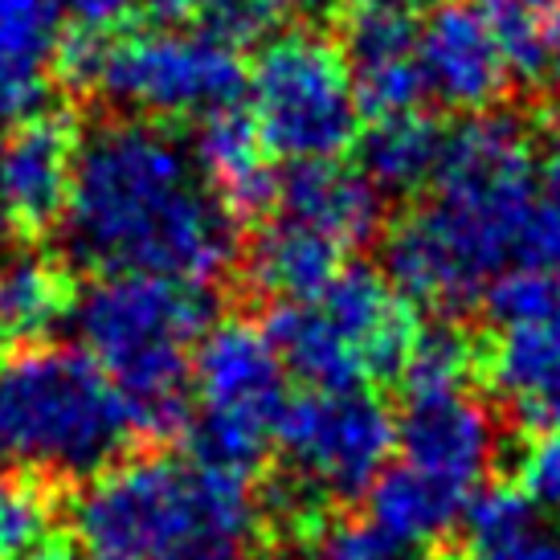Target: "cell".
Segmentation results:
<instances>
[{
    "instance_id": "6da1fadb",
    "label": "cell",
    "mask_w": 560,
    "mask_h": 560,
    "mask_svg": "<svg viewBox=\"0 0 560 560\" xmlns=\"http://www.w3.org/2000/svg\"><path fill=\"white\" fill-rule=\"evenodd\" d=\"M62 246L86 270L205 287L234 262V213L192 148L148 119L98 124L79 140Z\"/></svg>"
},
{
    "instance_id": "7a4b0ae2",
    "label": "cell",
    "mask_w": 560,
    "mask_h": 560,
    "mask_svg": "<svg viewBox=\"0 0 560 560\" xmlns=\"http://www.w3.org/2000/svg\"><path fill=\"white\" fill-rule=\"evenodd\" d=\"M536 201L540 176L528 127L512 115H470L446 131L430 201L389 234L393 287L434 312L470 307L515 262Z\"/></svg>"
},
{
    "instance_id": "3957f363",
    "label": "cell",
    "mask_w": 560,
    "mask_h": 560,
    "mask_svg": "<svg viewBox=\"0 0 560 560\" xmlns=\"http://www.w3.org/2000/svg\"><path fill=\"white\" fill-rule=\"evenodd\" d=\"M82 560H249L262 508L249 479L197 458H124L70 508Z\"/></svg>"
},
{
    "instance_id": "277c9868",
    "label": "cell",
    "mask_w": 560,
    "mask_h": 560,
    "mask_svg": "<svg viewBox=\"0 0 560 560\" xmlns=\"http://www.w3.org/2000/svg\"><path fill=\"white\" fill-rule=\"evenodd\" d=\"M140 438L136 413L82 348L0 360V475L94 479Z\"/></svg>"
},
{
    "instance_id": "5b68a950",
    "label": "cell",
    "mask_w": 560,
    "mask_h": 560,
    "mask_svg": "<svg viewBox=\"0 0 560 560\" xmlns=\"http://www.w3.org/2000/svg\"><path fill=\"white\" fill-rule=\"evenodd\" d=\"M82 352L107 373L136 413L140 434H180L192 352L213 319L205 287L148 275H107L74 303Z\"/></svg>"
},
{
    "instance_id": "8992f818",
    "label": "cell",
    "mask_w": 560,
    "mask_h": 560,
    "mask_svg": "<svg viewBox=\"0 0 560 560\" xmlns=\"http://www.w3.org/2000/svg\"><path fill=\"white\" fill-rule=\"evenodd\" d=\"M275 446L282 454L279 499L291 524H319L331 503L364 495L397 446L389 405L364 389H312L287 401Z\"/></svg>"
},
{
    "instance_id": "52a82bcc",
    "label": "cell",
    "mask_w": 560,
    "mask_h": 560,
    "mask_svg": "<svg viewBox=\"0 0 560 560\" xmlns=\"http://www.w3.org/2000/svg\"><path fill=\"white\" fill-rule=\"evenodd\" d=\"M192 389L201 405L188 425L192 458L237 479L258 475L287 409V369L266 327L246 319L209 327L192 352Z\"/></svg>"
},
{
    "instance_id": "ba28073f",
    "label": "cell",
    "mask_w": 560,
    "mask_h": 560,
    "mask_svg": "<svg viewBox=\"0 0 560 560\" xmlns=\"http://www.w3.org/2000/svg\"><path fill=\"white\" fill-rule=\"evenodd\" d=\"M249 119L266 152L303 164L336 160L360 131V103L343 49L307 30L270 37L246 74Z\"/></svg>"
},
{
    "instance_id": "9c48e42d",
    "label": "cell",
    "mask_w": 560,
    "mask_h": 560,
    "mask_svg": "<svg viewBox=\"0 0 560 560\" xmlns=\"http://www.w3.org/2000/svg\"><path fill=\"white\" fill-rule=\"evenodd\" d=\"M98 91L115 107L156 119H209L237 107L246 70L237 49L205 30H140L107 42L98 66Z\"/></svg>"
},
{
    "instance_id": "30bf717a",
    "label": "cell",
    "mask_w": 560,
    "mask_h": 560,
    "mask_svg": "<svg viewBox=\"0 0 560 560\" xmlns=\"http://www.w3.org/2000/svg\"><path fill=\"white\" fill-rule=\"evenodd\" d=\"M499 442L503 438H499L495 413L470 393L409 401L397 425L401 463L463 495H475L479 482L491 475V467L499 463Z\"/></svg>"
},
{
    "instance_id": "8fae6325",
    "label": "cell",
    "mask_w": 560,
    "mask_h": 560,
    "mask_svg": "<svg viewBox=\"0 0 560 560\" xmlns=\"http://www.w3.org/2000/svg\"><path fill=\"white\" fill-rule=\"evenodd\" d=\"M418 66L425 94L454 110H482L499 103L512 70L499 54L495 37L467 0H442L418 30Z\"/></svg>"
},
{
    "instance_id": "7c38bea8",
    "label": "cell",
    "mask_w": 560,
    "mask_h": 560,
    "mask_svg": "<svg viewBox=\"0 0 560 560\" xmlns=\"http://www.w3.org/2000/svg\"><path fill=\"white\" fill-rule=\"evenodd\" d=\"M315 303L357 352L369 381H393L401 373V360L418 327L401 291L385 275L369 266H348L315 295Z\"/></svg>"
},
{
    "instance_id": "4fadbf2b",
    "label": "cell",
    "mask_w": 560,
    "mask_h": 560,
    "mask_svg": "<svg viewBox=\"0 0 560 560\" xmlns=\"http://www.w3.org/2000/svg\"><path fill=\"white\" fill-rule=\"evenodd\" d=\"M275 197L282 201V218L303 221L340 249L369 246L381 234L385 201L381 188L360 168L343 160H303L279 176Z\"/></svg>"
},
{
    "instance_id": "5bb4252c",
    "label": "cell",
    "mask_w": 560,
    "mask_h": 560,
    "mask_svg": "<svg viewBox=\"0 0 560 560\" xmlns=\"http://www.w3.org/2000/svg\"><path fill=\"white\" fill-rule=\"evenodd\" d=\"M343 62L352 74L360 110L373 119L418 110V98L425 94L418 66V30L401 16H373L357 13L348 21Z\"/></svg>"
},
{
    "instance_id": "9a60e30c",
    "label": "cell",
    "mask_w": 560,
    "mask_h": 560,
    "mask_svg": "<svg viewBox=\"0 0 560 560\" xmlns=\"http://www.w3.org/2000/svg\"><path fill=\"white\" fill-rule=\"evenodd\" d=\"M74 152L79 140L58 115H33L0 152V185L13 205V218L25 225H49L62 218L70 180H74Z\"/></svg>"
},
{
    "instance_id": "2e32d148",
    "label": "cell",
    "mask_w": 560,
    "mask_h": 560,
    "mask_svg": "<svg viewBox=\"0 0 560 560\" xmlns=\"http://www.w3.org/2000/svg\"><path fill=\"white\" fill-rule=\"evenodd\" d=\"M192 160L230 213H258L266 201H275L279 176L266 164V143L254 119L237 107L197 124Z\"/></svg>"
},
{
    "instance_id": "e0dca14e",
    "label": "cell",
    "mask_w": 560,
    "mask_h": 560,
    "mask_svg": "<svg viewBox=\"0 0 560 560\" xmlns=\"http://www.w3.org/2000/svg\"><path fill=\"white\" fill-rule=\"evenodd\" d=\"M470 499L475 495H463L446 482L413 470L409 463H397L381 470V479L369 487V520L381 532L397 536L401 545L430 552V545L446 540L454 524L467 515Z\"/></svg>"
},
{
    "instance_id": "ac0fdd59",
    "label": "cell",
    "mask_w": 560,
    "mask_h": 560,
    "mask_svg": "<svg viewBox=\"0 0 560 560\" xmlns=\"http://www.w3.org/2000/svg\"><path fill=\"white\" fill-rule=\"evenodd\" d=\"M340 254L343 249L336 242L307 230L303 221L279 218L262 225V234L254 237L246 270L249 282L262 295L287 299V303H307L343 270Z\"/></svg>"
},
{
    "instance_id": "d6986e66",
    "label": "cell",
    "mask_w": 560,
    "mask_h": 560,
    "mask_svg": "<svg viewBox=\"0 0 560 560\" xmlns=\"http://www.w3.org/2000/svg\"><path fill=\"white\" fill-rule=\"evenodd\" d=\"M266 336L279 352L282 369L303 376L312 389L340 393L360 389L369 376L360 369L357 352L348 348L336 324L324 315V307L307 299V303H282L266 319Z\"/></svg>"
},
{
    "instance_id": "ffe728a7",
    "label": "cell",
    "mask_w": 560,
    "mask_h": 560,
    "mask_svg": "<svg viewBox=\"0 0 560 560\" xmlns=\"http://www.w3.org/2000/svg\"><path fill=\"white\" fill-rule=\"evenodd\" d=\"M442 143H446V131L430 115L421 110L385 115L360 140V172L381 192H418L434 180Z\"/></svg>"
},
{
    "instance_id": "44dd1931",
    "label": "cell",
    "mask_w": 560,
    "mask_h": 560,
    "mask_svg": "<svg viewBox=\"0 0 560 560\" xmlns=\"http://www.w3.org/2000/svg\"><path fill=\"white\" fill-rule=\"evenodd\" d=\"M74 312L66 270L46 254L0 258V340L33 343Z\"/></svg>"
},
{
    "instance_id": "7402d4cb",
    "label": "cell",
    "mask_w": 560,
    "mask_h": 560,
    "mask_svg": "<svg viewBox=\"0 0 560 560\" xmlns=\"http://www.w3.org/2000/svg\"><path fill=\"white\" fill-rule=\"evenodd\" d=\"M66 0H0V82L46 91V70L66 42Z\"/></svg>"
},
{
    "instance_id": "603a6c76",
    "label": "cell",
    "mask_w": 560,
    "mask_h": 560,
    "mask_svg": "<svg viewBox=\"0 0 560 560\" xmlns=\"http://www.w3.org/2000/svg\"><path fill=\"white\" fill-rule=\"evenodd\" d=\"M487 369L499 393L515 405L532 401L560 376V312L532 324L499 327V340L487 352Z\"/></svg>"
},
{
    "instance_id": "cb8c5ba5",
    "label": "cell",
    "mask_w": 560,
    "mask_h": 560,
    "mask_svg": "<svg viewBox=\"0 0 560 560\" xmlns=\"http://www.w3.org/2000/svg\"><path fill=\"white\" fill-rule=\"evenodd\" d=\"M475 343L463 327L454 324H430L418 327L409 352L401 360V381L405 401H434V397H454L467 393V381L475 373Z\"/></svg>"
},
{
    "instance_id": "d4e9b609",
    "label": "cell",
    "mask_w": 560,
    "mask_h": 560,
    "mask_svg": "<svg viewBox=\"0 0 560 560\" xmlns=\"http://www.w3.org/2000/svg\"><path fill=\"white\" fill-rule=\"evenodd\" d=\"M512 74L536 79L552 54V0H475Z\"/></svg>"
},
{
    "instance_id": "484cf974",
    "label": "cell",
    "mask_w": 560,
    "mask_h": 560,
    "mask_svg": "<svg viewBox=\"0 0 560 560\" xmlns=\"http://www.w3.org/2000/svg\"><path fill=\"white\" fill-rule=\"evenodd\" d=\"M467 552L470 557H487L495 548L520 540L524 532L536 528V508L520 487H482L479 495L467 503Z\"/></svg>"
},
{
    "instance_id": "4316f807",
    "label": "cell",
    "mask_w": 560,
    "mask_h": 560,
    "mask_svg": "<svg viewBox=\"0 0 560 560\" xmlns=\"http://www.w3.org/2000/svg\"><path fill=\"white\" fill-rule=\"evenodd\" d=\"M49 495L46 487L16 475H0V560L33 557L46 545Z\"/></svg>"
},
{
    "instance_id": "83f0119b",
    "label": "cell",
    "mask_w": 560,
    "mask_h": 560,
    "mask_svg": "<svg viewBox=\"0 0 560 560\" xmlns=\"http://www.w3.org/2000/svg\"><path fill=\"white\" fill-rule=\"evenodd\" d=\"M487 312L499 327L512 324H532V319H545V315L560 312V279L545 275V270H528V266H515L503 270L487 291Z\"/></svg>"
},
{
    "instance_id": "f1b7e54d",
    "label": "cell",
    "mask_w": 560,
    "mask_h": 560,
    "mask_svg": "<svg viewBox=\"0 0 560 560\" xmlns=\"http://www.w3.org/2000/svg\"><path fill=\"white\" fill-rule=\"evenodd\" d=\"M319 545L340 560H425L430 552H421L413 545H401L397 536L381 532L373 520H348L336 528L324 532Z\"/></svg>"
},
{
    "instance_id": "f546056e",
    "label": "cell",
    "mask_w": 560,
    "mask_h": 560,
    "mask_svg": "<svg viewBox=\"0 0 560 560\" xmlns=\"http://www.w3.org/2000/svg\"><path fill=\"white\" fill-rule=\"evenodd\" d=\"M515 487L528 495L536 512H560V434H540L524 446Z\"/></svg>"
},
{
    "instance_id": "4dcf8cb0",
    "label": "cell",
    "mask_w": 560,
    "mask_h": 560,
    "mask_svg": "<svg viewBox=\"0 0 560 560\" xmlns=\"http://www.w3.org/2000/svg\"><path fill=\"white\" fill-rule=\"evenodd\" d=\"M515 262L560 279V197L540 192V201H536L528 225H524L520 249H515Z\"/></svg>"
},
{
    "instance_id": "1f68e13d",
    "label": "cell",
    "mask_w": 560,
    "mask_h": 560,
    "mask_svg": "<svg viewBox=\"0 0 560 560\" xmlns=\"http://www.w3.org/2000/svg\"><path fill=\"white\" fill-rule=\"evenodd\" d=\"M266 25V13L254 4V0H213L209 9H205V33L209 37H218L221 46H246L254 42Z\"/></svg>"
},
{
    "instance_id": "d6a6232c",
    "label": "cell",
    "mask_w": 560,
    "mask_h": 560,
    "mask_svg": "<svg viewBox=\"0 0 560 560\" xmlns=\"http://www.w3.org/2000/svg\"><path fill=\"white\" fill-rule=\"evenodd\" d=\"M127 9H131V0H66V16H74L82 33H98V37L115 30L127 16Z\"/></svg>"
},
{
    "instance_id": "836d02e7",
    "label": "cell",
    "mask_w": 560,
    "mask_h": 560,
    "mask_svg": "<svg viewBox=\"0 0 560 560\" xmlns=\"http://www.w3.org/2000/svg\"><path fill=\"white\" fill-rule=\"evenodd\" d=\"M470 560H560V536L545 528H532L524 532L520 540L512 545L495 548V552H487V557H470Z\"/></svg>"
},
{
    "instance_id": "e575fe53",
    "label": "cell",
    "mask_w": 560,
    "mask_h": 560,
    "mask_svg": "<svg viewBox=\"0 0 560 560\" xmlns=\"http://www.w3.org/2000/svg\"><path fill=\"white\" fill-rule=\"evenodd\" d=\"M42 107H46V91H25V86L0 82V127H21L25 119L42 115Z\"/></svg>"
},
{
    "instance_id": "d590c367",
    "label": "cell",
    "mask_w": 560,
    "mask_h": 560,
    "mask_svg": "<svg viewBox=\"0 0 560 560\" xmlns=\"http://www.w3.org/2000/svg\"><path fill=\"white\" fill-rule=\"evenodd\" d=\"M520 418L528 421L532 430H540V434H560V376L540 397L520 405Z\"/></svg>"
},
{
    "instance_id": "8d00e7d4",
    "label": "cell",
    "mask_w": 560,
    "mask_h": 560,
    "mask_svg": "<svg viewBox=\"0 0 560 560\" xmlns=\"http://www.w3.org/2000/svg\"><path fill=\"white\" fill-rule=\"evenodd\" d=\"M352 4H357V13L401 16V21H409V16L421 13V9H438L442 0H352Z\"/></svg>"
},
{
    "instance_id": "74e56055",
    "label": "cell",
    "mask_w": 560,
    "mask_h": 560,
    "mask_svg": "<svg viewBox=\"0 0 560 560\" xmlns=\"http://www.w3.org/2000/svg\"><path fill=\"white\" fill-rule=\"evenodd\" d=\"M266 16L270 13H282V16H299V13H315V9H324L327 0H254Z\"/></svg>"
},
{
    "instance_id": "f35d334b",
    "label": "cell",
    "mask_w": 560,
    "mask_h": 560,
    "mask_svg": "<svg viewBox=\"0 0 560 560\" xmlns=\"http://www.w3.org/2000/svg\"><path fill=\"white\" fill-rule=\"evenodd\" d=\"M148 9H156L160 16H188V13H205L213 0H143Z\"/></svg>"
},
{
    "instance_id": "ab89813d",
    "label": "cell",
    "mask_w": 560,
    "mask_h": 560,
    "mask_svg": "<svg viewBox=\"0 0 560 560\" xmlns=\"http://www.w3.org/2000/svg\"><path fill=\"white\" fill-rule=\"evenodd\" d=\"M13 205H9V197H4V185H0V258H4V249H9V242H13Z\"/></svg>"
},
{
    "instance_id": "60d3db41",
    "label": "cell",
    "mask_w": 560,
    "mask_h": 560,
    "mask_svg": "<svg viewBox=\"0 0 560 560\" xmlns=\"http://www.w3.org/2000/svg\"><path fill=\"white\" fill-rule=\"evenodd\" d=\"M270 560H340V557H331V552L319 545V548H291V552H279V557H270Z\"/></svg>"
},
{
    "instance_id": "b9f144b4",
    "label": "cell",
    "mask_w": 560,
    "mask_h": 560,
    "mask_svg": "<svg viewBox=\"0 0 560 560\" xmlns=\"http://www.w3.org/2000/svg\"><path fill=\"white\" fill-rule=\"evenodd\" d=\"M30 560H82V557H74L66 545H42Z\"/></svg>"
},
{
    "instance_id": "7bdbcfd3",
    "label": "cell",
    "mask_w": 560,
    "mask_h": 560,
    "mask_svg": "<svg viewBox=\"0 0 560 560\" xmlns=\"http://www.w3.org/2000/svg\"><path fill=\"white\" fill-rule=\"evenodd\" d=\"M548 62H552L557 82H560V9H557V16H552V54H548Z\"/></svg>"
}]
</instances>
